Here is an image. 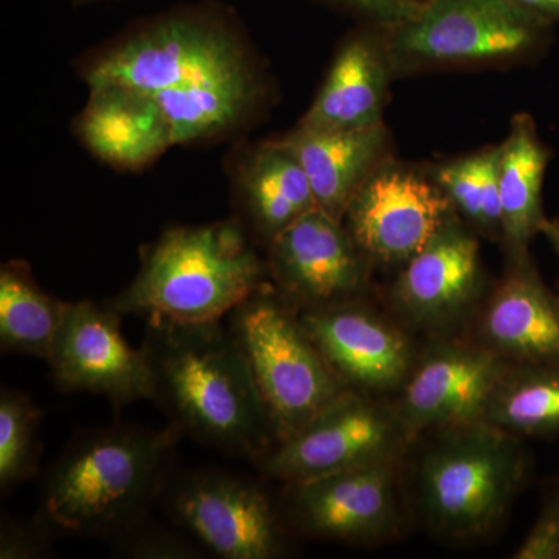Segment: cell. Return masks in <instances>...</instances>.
<instances>
[{
	"label": "cell",
	"instance_id": "obj_17",
	"mask_svg": "<svg viewBox=\"0 0 559 559\" xmlns=\"http://www.w3.org/2000/svg\"><path fill=\"white\" fill-rule=\"evenodd\" d=\"M476 341L509 366L559 362V299L527 259L509 270L481 308Z\"/></svg>",
	"mask_w": 559,
	"mask_h": 559
},
{
	"label": "cell",
	"instance_id": "obj_25",
	"mask_svg": "<svg viewBox=\"0 0 559 559\" xmlns=\"http://www.w3.org/2000/svg\"><path fill=\"white\" fill-rule=\"evenodd\" d=\"M484 421L520 439L559 436V362L509 366Z\"/></svg>",
	"mask_w": 559,
	"mask_h": 559
},
{
	"label": "cell",
	"instance_id": "obj_10",
	"mask_svg": "<svg viewBox=\"0 0 559 559\" xmlns=\"http://www.w3.org/2000/svg\"><path fill=\"white\" fill-rule=\"evenodd\" d=\"M280 503L290 532L305 538L353 546L393 538L404 516L400 460L286 484Z\"/></svg>",
	"mask_w": 559,
	"mask_h": 559
},
{
	"label": "cell",
	"instance_id": "obj_27",
	"mask_svg": "<svg viewBox=\"0 0 559 559\" xmlns=\"http://www.w3.org/2000/svg\"><path fill=\"white\" fill-rule=\"evenodd\" d=\"M43 412L27 393L0 392V491L7 495L39 473Z\"/></svg>",
	"mask_w": 559,
	"mask_h": 559
},
{
	"label": "cell",
	"instance_id": "obj_1",
	"mask_svg": "<svg viewBox=\"0 0 559 559\" xmlns=\"http://www.w3.org/2000/svg\"><path fill=\"white\" fill-rule=\"evenodd\" d=\"M143 355L153 401L173 428L230 457L260 462L274 448L248 360L223 320L146 319Z\"/></svg>",
	"mask_w": 559,
	"mask_h": 559
},
{
	"label": "cell",
	"instance_id": "obj_2",
	"mask_svg": "<svg viewBox=\"0 0 559 559\" xmlns=\"http://www.w3.org/2000/svg\"><path fill=\"white\" fill-rule=\"evenodd\" d=\"M180 437L171 425L80 430L44 474L39 510L61 533L109 543L160 502Z\"/></svg>",
	"mask_w": 559,
	"mask_h": 559
},
{
	"label": "cell",
	"instance_id": "obj_33",
	"mask_svg": "<svg viewBox=\"0 0 559 559\" xmlns=\"http://www.w3.org/2000/svg\"><path fill=\"white\" fill-rule=\"evenodd\" d=\"M540 234L549 240L559 259V221L546 219V223L540 227Z\"/></svg>",
	"mask_w": 559,
	"mask_h": 559
},
{
	"label": "cell",
	"instance_id": "obj_30",
	"mask_svg": "<svg viewBox=\"0 0 559 559\" xmlns=\"http://www.w3.org/2000/svg\"><path fill=\"white\" fill-rule=\"evenodd\" d=\"M514 559H559V480L547 489L538 520Z\"/></svg>",
	"mask_w": 559,
	"mask_h": 559
},
{
	"label": "cell",
	"instance_id": "obj_34",
	"mask_svg": "<svg viewBox=\"0 0 559 559\" xmlns=\"http://www.w3.org/2000/svg\"><path fill=\"white\" fill-rule=\"evenodd\" d=\"M79 3H90V2H97V0H76Z\"/></svg>",
	"mask_w": 559,
	"mask_h": 559
},
{
	"label": "cell",
	"instance_id": "obj_7",
	"mask_svg": "<svg viewBox=\"0 0 559 559\" xmlns=\"http://www.w3.org/2000/svg\"><path fill=\"white\" fill-rule=\"evenodd\" d=\"M249 73L255 68L237 33L216 17L179 14L109 46L86 66L84 80L154 95Z\"/></svg>",
	"mask_w": 559,
	"mask_h": 559
},
{
	"label": "cell",
	"instance_id": "obj_8",
	"mask_svg": "<svg viewBox=\"0 0 559 559\" xmlns=\"http://www.w3.org/2000/svg\"><path fill=\"white\" fill-rule=\"evenodd\" d=\"M159 503L209 558L278 559L289 551L282 503L277 506L266 489L240 474L173 471Z\"/></svg>",
	"mask_w": 559,
	"mask_h": 559
},
{
	"label": "cell",
	"instance_id": "obj_26",
	"mask_svg": "<svg viewBox=\"0 0 559 559\" xmlns=\"http://www.w3.org/2000/svg\"><path fill=\"white\" fill-rule=\"evenodd\" d=\"M499 154V146L477 151L441 165L433 175L457 215L463 216L474 230L496 241H502Z\"/></svg>",
	"mask_w": 559,
	"mask_h": 559
},
{
	"label": "cell",
	"instance_id": "obj_19",
	"mask_svg": "<svg viewBox=\"0 0 559 559\" xmlns=\"http://www.w3.org/2000/svg\"><path fill=\"white\" fill-rule=\"evenodd\" d=\"M393 73L385 28L358 32L342 44L329 75L297 127L305 130H366L382 124Z\"/></svg>",
	"mask_w": 559,
	"mask_h": 559
},
{
	"label": "cell",
	"instance_id": "obj_28",
	"mask_svg": "<svg viewBox=\"0 0 559 559\" xmlns=\"http://www.w3.org/2000/svg\"><path fill=\"white\" fill-rule=\"evenodd\" d=\"M110 554L124 559H204L207 551L202 549L189 533L176 524H164L143 518L109 540Z\"/></svg>",
	"mask_w": 559,
	"mask_h": 559
},
{
	"label": "cell",
	"instance_id": "obj_32",
	"mask_svg": "<svg viewBox=\"0 0 559 559\" xmlns=\"http://www.w3.org/2000/svg\"><path fill=\"white\" fill-rule=\"evenodd\" d=\"M511 2L551 25L559 22V0H511Z\"/></svg>",
	"mask_w": 559,
	"mask_h": 559
},
{
	"label": "cell",
	"instance_id": "obj_16",
	"mask_svg": "<svg viewBox=\"0 0 559 559\" xmlns=\"http://www.w3.org/2000/svg\"><path fill=\"white\" fill-rule=\"evenodd\" d=\"M481 285L479 240L455 215L403 264L392 299L411 325L443 334L473 312Z\"/></svg>",
	"mask_w": 559,
	"mask_h": 559
},
{
	"label": "cell",
	"instance_id": "obj_9",
	"mask_svg": "<svg viewBox=\"0 0 559 559\" xmlns=\"http://www.w3.org/2000/svg\"><path fill=\"white\" fill-rule=\"evenodd\" d=\"M414 443L395 403L344 390L304 428L274 444L255 466L266 479L296 484L401 460Z\"/></svg>",
	"mask_w": 559,
	"mask_h": 559
},
{
	"label": "cell",
	"instance_id": "obj_22",
	"mask_svg": "<svg viewBox=\"0 0 559 559\" xmlns=\"http://www.w3.org/2000/svg\"><path fill=\"white\" fill-rule=\"evenodd\" d=\"M499 151L503 248L509 260L527 259L530 242L547 219L543 183L550 153L540 142L535 121L525 114L514 117L509 138Z\"/></svg>",
	"mask_w": 559,
	"mask_h": 559
},
{
	"label": "cell",
	"instance_id": "obj_31",
	"mask_svg": "<svg viewBox=\"0 0 559 559\" xmlns=\"http://www.w3.org/2000/svg\"><path fill=\"white\" fill-rule=\"evenodd\" d=\"M355 11L381 28H392L412 20L421 9L423 0H331Z\"/></svg>",
	"mask_w": 559,
	"mask_h": 559
},
{
	"label": "cell",
	"instance_id": "obj_24",
	"mask_svg": "<svg viewBox=\"0 0 559 559\" xmlns=\"http://www.w3.org/2000/svg\"><path fill=\"white\" fill-rule=\"evenodd\" d=\"M68 301L40 289L25 261L0 270V349L3 355L47 360Z\"/></svg>",
	"mask_w": 559,
	"mask_h": 559
},
{
	"label": "cell",
	"instance_id": "obj_29",
	"mask_svg": "<svg viewBox=\"0 0 559 559\" xmlns=\"http://www.w3.org/2000/svg\"><path fill=\"white\" fill-rule=\"evenodd\" d=\"M60 533L40 510L28 518L3 514L0 520V559L55 558V539Z\"/></svg>",
	"mask_w": 559,
	"mask_h": 559
},
{
	"label": "cell",
	"instance_id": "obj_15",
	"mask_svg": "<svg viewBox=\"0 0 559 559\" xmlns=\"http://www.w3.org/2000/svg\"><path fill=\"white\" fill-rule=\"evenodd\" d=\"M299 316L342 388L378 399L403 388L417 360L414 344L406 331L366 301Z\"/></svg>",
	"mask_w": 559,
	"mask_h": 559
},
{
	"label": "cell",
	"instance_id": "obj_18",
	"mask_svg": "<svg viewBox=\"0 0 559 559\" xmlns=\"http://www.w3.org/2000/svg\"><path fill=\"white\" fill-rule=\"evenodd\" d=\"M90 90L76 132L97 159L119 170H142L175 146L170 123L150 94L117 83Z\"/></svg>",
	"mask_w": 559,
	"mask_h": 559
},
{
	"label": "cell",
	"instance_id": "obj_11",
	"mask_svg": "<svg viewBox=\"0 0 559 559\" xmlns=\"http://www.w3.org/2000/svg\"><path fill=\"white\" fill-rule=\"evenodd\" d=\"M455 215L436 179L388 157L349 202L344 224L371 264H404Z\"/></svg>",
	"mask_w": 559,
	"mask_h": 559
},
{
	"label": "cell",
	"instance_id": "obj_21",
	"mask_svg": "<svg viewBox=\"0 0 559 559\" xmlns=\"http://www.w3.org/2000/svg\"><path fill=\"white\" fill-rule=\"evenodd\" d=\"M235 190L242 226L270 246L301 216L318 209L299 159L278 140L261 143L238 165Z\"/></svg>",
	"mask_w": 559,
	"mask_h": 559
},
{
	"label": "cell",
	"instance_id": "obj_13",
	"mask_svg": "<svg viewBox=\"0 0 559 559\" xmlns=\"http://www.w3.org/2000/svg\"><path fill=\"white\" fill-rule=\"evenodd\" d=\"M267 270L275 289L294 310H322L362 299L371 261L344 221L311 210L267 246Z\"/></svg>",
	"mask_w": 559,
	"mask_h": 559
},
{
	"label": "cell",
	"instance_id": "obj_5",
	"mask_svg": "<svg viewBox=\"0 0 559 559\" xmlns=\"http://www.w3.org/2000/svg\"><path fill=\"white\" fill-rule=\"evenodd\" d=\"M226 325L248 360L275 444L294 436L344 392L299 311L271 280L229 312Z\"/></svg>",
	"mask_w": 559,
	"mask_h": 559
},
{
	"label": "cell",
	"instance_id": "obj_12",
	"mask_svg": "<svg viewBox=\"0 0 559 559\" xmlns=\"http://www.w3.org/2000/svg\"><path fill=\"white\" fill-rule=\"evenodd\" d=\"M121 319L106 304L68 301L46 360L58 389L103 396L116 411L153 400L148 360L124 340Z\"/></svg>",
	"mask_w": 559,
	"mask_h": 559
},
{
	"label": "cell",
	"instance_id": "obj_3",
	"mask_svg": "<svg viewBox=\"0 0 559 559\" xmlns=\"http://www.w3.org/2000/svg\"><path fill=\"white\" fill-rule=\"evenodd\" d=\"M270 280L240 219L178 226L143 250L134 280L105 304L121 318L212 322Z\"/></svg>",
	"mask_w": 559,
	"mask_h": 559
},
{
	"label": "cell",
	"instance_id": "obj_4",
	"mask_svg": "<svg viewBox=\"0 0 559 559\" xmlns=\"http://www.w3.org/2000/svg\"><path fill=\"white\" fill-rule=\"evenodd\" d=\"M417 469V498L441 538L469 543L502 524L528 469L520 437L485 421L432 430Z\"/></svg>",
	"mask_w": 559,
	"mask_h": 559
},
{
	"label": "cell",
	"instance_id": "obj_23",
	"mask_svg": "<svg viewBox=\"0 0 559 559\" xmlns=\"http://www.w3.org/2000/svg\"><path fill=\"white\" fill-rule=\"evenodd\" d=\"M170 123L175 145L218 138L241 127L260 97L257 73L151 95Z\"/></svg>",
	"mask_w": 559,
	"mask_h": 559
},
{
	"label": "cell",
	"instance_id": "obj_6",
	"mask_svg": "<svg viewBox=\"0 0 559 559\" xmlns=\"http://www.w3.org/2000/svg\"><path fill=\"white\" fill-rule=\"evenodd\" d=\"M551 24L511 0H423L412 20L385 28L393 70L503 64L543 46Z\"/></svg>",
	"mask_w": 559,
	"mask_h": 559
},
{
	"label": "cell",
	"instance_id": "obj_14",
	"mask_svg": "<svg viewBox=\"0 0 559 559\" xmlns=\"http://www.w3.org/2000/svg\"><path fill=\"white\" fill-rule=\"evenodd\" d=\"M509 364L474 341H440L417 360L395 401L412 439L484 421Z\"/></svg>",
	"mask_w": 559,
	"mask_h": 559
},
{
	"label": "cell",
	"instance_id": "obj_20",
	"mask_svg": "<svg viewBox=\"0 0 559 559\" xmlns=\"http://www.w3.org/2000/svg\"><path fill=\"white\" fill-rule=\"evenodd\" d=\"M277 140L299 159L318 209L336 221H344L349 202L362 183L389 157L384 123L348 131L296 127Z\"/></svg>",
	"mask_w": 559,
	"mask_h": 559
}]
</instances>
